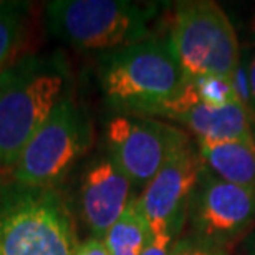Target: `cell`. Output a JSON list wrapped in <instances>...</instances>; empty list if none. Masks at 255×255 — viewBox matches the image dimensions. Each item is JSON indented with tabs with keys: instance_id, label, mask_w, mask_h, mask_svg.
Listing matches in <instances>:
<instances>
[{
	"instance_id": "6da1fadb",
	"label": "cell",
	"mask_w": 255,
	"mask_h": 255,
	"mask_svg": "<svg viewBox=\"0 0 255 255\" xmlns=\"http://www.w3.org/2000/svg\"><path fill=\"white\" fill-rule=\"evenodd\" d=\"M68 70L58 53L23 55L0 70V169H12L65 96Z\"/></svg>"
},
{
	"instance_id": "7a4b0ae2",
	"label": "cell",
	"mask_w": 255,
	"mask_h": 255,
	"mask_svg": "<svg viewBox=\"0 0 255 255\" xmlns=\"http://www.w3.org/2000/svg\"><path fill=\"white\" fill-rule=\"evenodd\" d=\"M186 75L169 40H142L101 58L100 83L108 105L129 116H162Z\"/></svg>"
},
{
	"instance_id": "3957f363",
	"label": "cell",
	"mask_w": 255,
	"mask_h": 255,
	"mask_svg": "<svg viewBox=\"0 0 255 255\" xmlns=\"http://www.w3.org/2000/svg\"><path fill=\"white\" fill-rule=\"evenodd\" d=\"M73 217L53 187L0 191V255H75Z\"/></svg>"
},
{
	"instance_id": "277c9868",
	"label": "cell",
	"mask_w": 255,
	"mask_h": 255,
	"mask_svg": "<svg viewBox=\"0 0 255 255\" xmlns=\"http://www.w3.org/2000/svg\"><path fill=\"white\" fill-rule=\"evenodd\" d=\"M45 13L50 33L71 47L116 52L147 40L156 7L126 0H55Z\"/></svg>"
},
{
	"instance_id": "5b68a950",
	"label": "cell",
	"mask_w": 255,
	"mask_h": 255,
	"mask_svg": "<svg viewBox=\"0 0 255 255\" xmlns=\"http://www.w3.org/2000/svg\"><path fill=\"white\" fill-rule=\"evenodd\" d=\"M169 43L186 76L232 78L241 63L237 33L214 2H181L174 8Z\"/></svg>"
},
{
	"instance_id": "8992f818",
	"label": "cell",
	"mask_w": 255,
	"mask_h": 255,
	"mask_svg": "<svg viewBox=\"0 0 255 255\" xmlns=\"http://www.w3.org/2000/svg\"><path fill=\"white\" fill-rule=\"evenodd\" d=\"M88 118L70 96H63L52 115L27 142L13 167V181L27 187H53L88 149Z\"/></svg>"
},
{
	"instance_id": "52a82bcc",
	"label": "cell",
	"mask_w": 255,
	"mask_h": 255,
	"mask_svg": "<svg viewBox=\"0 0 255 255\" xmlns=\"http://www.w3.org/2000/svg\"><path fill=\"white\" fill-rule=\"evenodd\" d=\"M191 141L184 131L156 120L116 115L106 125L110 159L136 187H146L167 159Z\"/></svg>"
},
{
	"instance_id": "ba28073f",
	"label": "cell",
	"mask_w": 255,
	"mask_h": 255,
	"mask_svg": "<svg viewBox=\"0 0 255 255\" xmlns=\"http://www.w3.org/2000/svg\"><path fill=\"white\" fill-rule=\"evenodd\" d=\"M187 219L194 237L224 247L255 227V192L219 179L204 166Z\"/></svg>"
},
{
	"instance_id": "9c48e42d",
	"label": "cell",
	"mask_w": 255,
	"mask_h": 255,
	"mask_svg": "<svg viewBox=\"0 0 255 255\" xmlns=\"http://www.w3.org/2000/svg\"><path fill=\"white\" fill-rule=\"evenodd\" d=\"M202 169L199 151L187 144L167 159L141 196L136 197L154 237H174L181 231Z\"/></svg>"
},
{
	"instance_id": "30bf717a",
	"label": "cell",
	"mask_w": 255,
	"mask_h": 255,
	"mask_svg": "<svg viewBox=\"0 0 255 255\" xmlns=\"http://www.w3.org/2000/svg\"><path fill=\"white\" fill-rule=\"evenodd\" d=\"M131 182L110 157L93 162L81 182V216L93 232L103 239L111 226L123 216L129 199Z\"/></svg>"
},
{
	"instance_id": "8fae6325",
	"label": "cell",
	"mask_w": 255,
	"mask_h": 255,
	"mask_svg": "<svg viewBox=\"0 0 255 255\" xmlns=\"http://www.w3.org/2000/svg\"><path fill=\"white\" fill-rule=\"evenodd\" d=\"M172 120L184 125L187 129L197 136L199 141H241L255 144L252 120L247 110L239 101L221 106V108L196 105L194 108L174 116Z\"/></svg>"
},
{
	"instance_id": "7c38bea8",
	"label": "cell",
	"mask_w": 255,
	"mask_h": 255,
	"mask_svg": "<svg viewBox=\"0 0 255 255\" xmlns=\"http://www.w3.org/2000/svg\"><path fill=\"white\" fill-rule=\"evenodd\" d=\"M204 166L219 179L255 192V144L197 141Z\"/></svg>"
},
{
	"instance_id": "4fadbf2b",
	"label": "cell",
	"mask_w": 255,
	"mask_h": 255,
	"mask_svg": "<svg viewBox=\"0 0 255 255\" xmlns=\"http://www.w3.org/2000/svg\"><path fill=\"white\" fill-rule=\"evenodd\" d=\"M149 224L142 214L136 197L131 199L126 211L103 237L110 255H142L152 242Z\"/></svg>"
},
{
	"instance_id": "5bb4252c",
	"label": "cell",
	"mask_w": 255,
	"mask_h": 255,
	"mask_svg": "<svg viewBox=\"0 0 255 255\" xmlns=\"http://www.w3.org/2000/svg\"><path fill=\"white\" fill-rule=\"evenodd\" d=\"M30 5L17 0L0 2V70L13 62L23 42Z\"/></svg>"
},
{
	"instance_id": "9a60e30c",
	"label": "cell",
	"mask_w": 255,
	"mask_h": 255,
	"mask_svg": "<svg viewBox=\"0 0 255 255\" xmlns=\"http://www.w3.org/2000/svg\"><path fill=\"white\" fill-rule=\"evenodd\" d=\"M194 90L197 93L199 103L214 106V108H221V106L237 103V93L232 85V78L217 75H204L192 78Z\"/></svg>"
},
{
	"instance_id": "2e32d148",
	"label": "cell",
	"mask_w": 255,
	"mask_h": 255,
	"mask_svg": "<svg viewBox=\"0 0 255 255\" xmlns=\"http://www.w3.org/2000/svg\"><path fill=\"white\" fill-rule=\"evenodd\" d=\"M171 255H226V251L224 247L214 246V244L201 241L197 237H191L172 246Z\"/></svg>"
},
{
	"instance_id": "e0dca14e",
	"label": "cell",
	"mask_w": 255,
	"mask_h": 255,
	"mask_svg": "<svg viewBox=\"0 0 255 255\" xmlns=\"http://www.w3.org/2000/svg\"><path fill=\"white\" fill-rule=\"evenodd\" d=\"M172 239V236H156L142 255H171Z\"/></svg>"
},
{
	"instance_id": "ac0fdd59",
	"label": "cell",
	"mask_w": 255,
	"mask_h": 255,
	"mask_svg": "<svg viewBox=\"0 0 255 255\" xmlns=\"http://www.w3.org/2000/svg\"><path fill=\"white\" fill-rule=\"evenodd\" d=\"M75 255H110L105 247L103 239L90 237L78 246V251Z\"/></svg>"
},
{
	"instance_id": "d6986e66",
	"label": "cell",
	"mask_w": 255,
	"mask_h": 255,
	"mask_svg": "<svg viewBox=\"0 0 255 255\" xmlns=\"http://www.w3.org/2000/svg\"><path fill=\"white\" fill-rule=\"evenodd\" d=\"M249 71V85H251V96H252V113L255 118V55L252 57L251 63L247 65Z\"/></svg>"
},
{
	"instance_id": "ffe728a7",
	"label": "cell",
	"mask_w": 255,
	"mask_h": 255,
	"mask_svg": "<svg viewBox=\"0 0 255 255\" xmlns=\"http://www.w3.org/2000/svg\"><path fill=\"white\" fill-rule=\"evenodd\" d=\"M249 255H255V229H254V234L251 236V239H249Z\"/></svg>"
},
{
	"instance_id": "44dd1931",
	"label": "cell",
	"mask_w": 255,
	"mask_h": 255,
	"mask_svg": "<svg viewBox=\"0 0 255 255\" xmlns=\"http://www.w3.org/2000/svg\"><path fill=\"white\" fill-rule=\"evenodd\" d=\"M249 33H251V37L255 40V13H254V17L251 18V23H249Z\"/></svg>"
}]
</instances>
